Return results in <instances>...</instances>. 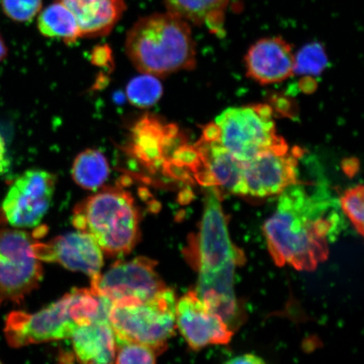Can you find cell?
Segmentation results:
<instances>
[{
  "instance_id": "cell-1",
  "label": "cell",
  "mask_w": 364,
  "mask_h": 364,
  "mask_svg": "<svg viewBox=\"0 0 364 364\" xmlns=\"http://www.w3.org/2000/svg\"><path fill=\"white\" fill-rule=\"evenodd\" d=\"M338 206L309 195L297 184L281 193L277 210L264 225L268 250L277 266L313 271L329 255L338 234Z\"/></svg>"
},
{
  "instance_id": "cell-2",
  "label": "cell",
  "mask_w": 364,
  "mask_h": 364,
  "mask_svg": "<svg viewBox=\"0 0 364 364\" xmlns=\"http://www.w3.org/2000/svg\"><path fill=\"white\" fill-rule=\"evenodd\" d=\"M209 189L197 245L199 277L196 292L230 326L237 316L234 277L242 255L230 240L218 191Z\"/></svg>"
},
{
  "instance_id": "cell-3",
  "label": "cell",
  "mask_w": 364,
  "mask_h": 364,
  "mask_svg": "<svg viewBox=\"0 0 364 364\" xmlns=\"http://www.w3.org/2000/svg\"><path fill=\"white\" fill-rule=\"evenodd\" d=\"M127 56L142 74L163 77L196 65L188 22L167 12L141 18L127 33Z\"/></svg>"
},
{
  "instance_id": "cell-4",
  "label": "cell",
  "mask_w": 364,
  "mask_h": 364,
  "mask_svg": "<svg viewBox=\"0 0 364 364\" xmlns=\"http://www.w3.org/2000/svg\"><path fill=\"white\" fill-rule=\"evenodd\" d=\"M111 306L90 289H75L38 312H12L4 333L13 348L70 338L77 327L99 317H108Z\"/></svg>"
},
{
  "instance_id": "cell-5",
  "label": "cell",
  "mask_w": 364,
  "mask_h": 364,
  "mask_svg": "<svg viewBox=\"0 0 364 364\" xmlns=\"http://www.w3.org/2000/svg\"><path fill=\"white\" fill-rule=\"evenodd\" d=\"M140 215L132 195L122 188L102 189L77 205L72 223L89 234L110 257L132 252L139 238Z\"/></svg>"
},
{
  "instance_id": "cell-6",
  "label": "cell",
  "mask_w": 364,
  "mask_h": 364,
  "mask_svg": "<svg viewBox=\"0 0 364 364\" xmlns=\"http://www.w3.org/2000/svg\"><path fill=\"white\" fill-rule=\"evenodd\" d=\"M202 138L215 141L242 163L288 145L277 135L272 108L265 104L226 109L205 127Z\"/></svg>"
},
{
  "instance_id": "cell-7",
  "label": "cell",
  "mask_w": 364,
  "mask_h": 364,
  "mask_svg": "<svg viewBox=\"0 0 364 364\" xmlns=\"http://www.w3.org/2000/svg\"><path fill=\"white\" fill-rule=\"evenodd\" d=\"M176 302L174 291L166 288L144 301L112 304L108 318L116 341L145 344L163 353L175 334Z\"/></svg>"
},
{
  "instance_id": "cell-8",
  "label": "cell",
  "mask_w": 364,
  "mask_h": 364,
  "mask_svg": "<svg viewBox=\"0 0 364 364\" xmlns=\"http://www.w3.org/2000/svg\"><path fill=\"white\" fill-rule=\"evenodd\" d=\"M33 243L25 231L0 229V306L20 304L42 281L43 267Z\"/></svg>"
},
{
  "instance_id": "cell-9",
  "label": "cell",
  "mask_w": 364,
  "mask_h": 364,
  "mask_svg": "<svg viewBox=\"0 0 364 364\" xmlns=\"http://www.w3.org/2000/svg\"><path fill=\"white\" fill-rule=\"evenodd\" d=\"M156 267V262L144 257L117 262L106 272L91 277L90 290L111 304L144 301L167 288Z\"/></svg>"
},
{
  "instance_id": "cell-10",
  "label": "cell",
  "mask_w": 364,
  "mask_h": 364,
  "mask_svg": "<svg viewBox=\"0 0 364 364\" xmlns=\"http://www.w3.org/2000/svg\"><path fill=\"white\" fill-rule=\"evenodd\" d=\"M56 177L42 170H30L18 177L3 202V212L11 226H38L48 213L55 191Z\"/></svg>"
},
{
  "instance_id": "cell-11",
  "label": "cell",
  "mask_w": 364,
  "mask_h": 364,
  "mask_svg": "<svg viewBox=\"0 0 364 364\" xmlns=\"http://www.w3.org/2000/svg\"><path fill=\"white\" fill-rule=\"evenodd\" d=\"M298 157L288 145L268 150L244 163L238 195L265 198L298 184Z\"/></svg>"
},
{
  "instance_id": "cell-12",
  "label": "cell",
  "mask_w": 364,
  "mask_h": 364,
  "mask_svg": "<svg viewBox=\"0 0 364 364\" xmlns=\"http://www.w3.org/2000/svg\"><path fill=\"white\" fill-rule=\"evenodd\" d=\"M176 325L193 350L229 343L233 336L230 326L205 304L196 291H190L176 302Z\"/></svg>"
},
{
  "instance_id": "cell-13",
  "label": "cell",
  "mask_w": 364,
  "mask_h": 364,
  "mask_svg": "<svg viewBox=\"0 0 364 364\" xmlns=\"http://www.w3.org/2000/svg\"><path fill=\"white\" fill-rule=\"evenodd\" d=\"M33 252L41 262L60 264L68 270L92 277L101 272L103 252L91 236L77 231L58 236L47 243L34 242Z\"/></svg>"
},
{
  "instance_id": "cell-14",
  "label": "cell",
  "mask_w": 364,
  "mask_h": 364,
  "mask_svg": "<svg viewBox=\"0 0 364 364\" xmlns=\"http://www.w3.org/2000/svg\"><path fill=\"white\" fill-rule=\"evenodd\" d=\"M193 148L194 159L189 171L196 181L207 188L238 195L244 163L215 141L202 138Z\"/></svg>"
},
{
  "instance_id": "cell-15",
  "label": "cell",
  "mask_w": 364,
  "mask_h": 364,
  "mask_svg": "<svg viewBox=\"0 0 364 364\" xmlns=\"http://www.w3.org/2000/svg\"><path fill=\"white\" fill-rule=\"evenodd\" d=\"M294 57L283 38H263L250 47L245 58L247 75L262 85L279 83L294 75Z\"/></svg>"
},
{
  "instance_id": "cell-16",
  "label": "cell",
  "mask_w": 364,
  "mask_h": 364,
  "mask_svg": "<svg viewBox=\"0 0 364 364\" xmlns=\"http://www.w3.org/2000/svg\"><path fill=\"white\" fill-rule=\"evenodd\" d=\"M70 338L77 361L82 363L115 361L116 336L108 317H99L77 327Z\"/></svg>"
},
{
  "instance_id": "cell-17",
  "label": "cell",
  "mask_w": 364,
  "mask_h": 364,
  "mask_svg": "<svg viewBox=\"0 0 364 364\" xmlns=\"http://www.w3.org/2000/svg\"><path fill=\"white\" fill-rule=\"evenodd\" d=\"M68 9L78 23L81 38L111 33L126 10L125 0H55Z\"/></svg>"
},
{
  "instance_id": "cell-18",
  "label": "cell",
  "mask_w": 364,
  "mask_h": 364,
  "mask_svg": "<svg viewBox=\"0 0 364 364\" xmlns=\"http://www.w3.org/2000/svg\"><path fill=\"white\" fill-rule=\"evenodd\" d=\"M133 150L136 158L150 168L162 165L166 147L176 136L175 126H164L152 117L144 118L134 127Z\"/></svg>"
},
{
  "instance_id": "cell-19",
  "label": "cell",
  "mask_w": 364,
  "mask_h": 364,
  "mask_svg": "<svg viewBox=\"0 0 364 364\" xmlns=\"http://www.w3.org/2000/svg\"><path fill=\"white\" fill-rule=\"evenodd\" d=\"M230 0H164L167 12L193 25H207L218 31Z\"/></svg>"
},
{
  "instance_id": "cell-20",
  "label": "cell",
  "mask_w": 364,
  "mask_h": 364,
  "mask_svg": "<svg viewBox=\"0 0 364 364\" xmlns=\"http://www.w3.org/2000/svg\"><path fill=\"white\" fill-rule=\"evenodd\" d=\"M110 174V167L105 154L98 149L84 150L75 159L72 176L80 188L97 191L101 188Z\"/></svg>"
},
{
  "instance_id": "cell-21",
  "label": "cell",
  "mask_w": 364,
  "mask_h": 364,
  "mask_svg": "<svg viewBox=\"0 0 364 364\" xmlns=\"http://www.w3.org/2000/svg\"><path fill=\"white\" fill-rule=\"evenodd\" d=\"M38 27L41 34L47 38L61 39L67 44L74 43L81 38L75 17L58 1L40 13Z\"/></svg>"
},
{
  "instance_id": "cell-22",
  "label": "cell",
  "mask_w": 364,
  "mask_h": 364,
  "mask_svg": "<svg viewBox=\"0 0 364 364\" xmlns=\"http://www.w3.org/2000/svg\"><path fill=\"white\" fill-rule=\"evenodd\" d=\"M129 102L138 108H149L162 97L163 86L158 77L143 74L135 77L127 86Z\"/></svg>"
},
{
  "instance_id": "cell-23",
  "label": "cell",
  "mask_w": 364,
  "mask_h": 364,
  "mask_svg": "<svg viewBox=\"0 0 364 364\" xmlns=\"http://www.w3.org/2000/svg\"><path fill=\"white\" fill-rule=\"evenodd\" d=\"M328 63L324 47L321 43H309L294 57V75H318Z\"/></svg>"
},
{
  "instance_id": "cell-24",
  "label": "cell",
  "mask_w": 364,
  "mask_h": 364,
  "mask_svg": "<svg viewBox=\"0 0 364 364\" xmlns=\"http://www.w3.org/2000/svg\"><path fill=\"white\" fill-rule=\"evenodd\" d=\"M116 363H154L162 352L150 346L131 341H116Z\"/></svg>"
},
{
  "instance_id": "cell-25",
  "label": "cell",
  "mask_w": 364,
  "mask_h": 364,
  "mask_svg": "<svg viewBox=\"0 0 364 364\" xmlns=\"http://www.w3.org/2000/svg\"><path fill=\"white\" fill-rule=\"evenodd\" d=\"M363 186L362 185L350 188L340 198V205L346 216L363 235Z\"/></svg>"
},
{
  "instance_id": "cell-26",
  "label": "cell",
  "mask_w": 364,
  "mask_h": 364,
  "mask_svg": "<svg viewBox=\"0 0 364 364\" xmlns=\"http://www.w3.org/2000/svg\"><path fill=\"white\" fill-rule=\"evenodd\" d=\"M3 11L18 22L33 21L43 7V0H1Z\"/></svg>"
},
{
  "instance_id": "cell-27",
  "label": "cell",
  "mask_w": 364,
  "mask_h": 364,
  "mask_svg": "<svg viewBox=\"0 0 364 364\" xmlns=\"http://www.w3.org/2000/svg\"><path fill=\"white\" fill-rule=\"evenodd\" d=\"M11 161L8 157L6 141L0 134V174L6 172L10 168Z\"/></svg>"
},
{
  "instance_id": "cell-28",
  "label": "cell",
  "mask_w": 364,
  "mask_h": 364,
  "mask_svg": "<svg viewBox=\"0 0 364 364\" xmlns=\"http://www.w3.org/2000/svg\"><path fill=\"white\" fill-rule=\"evenodd\" d=\"M262 363L264 360L260 357L253 354H244L242 356L235 357L228 362V363L232 364H260Z\"/></svg>"
},
{
  "instance_id": "cell-29",
  "label": "cell",
  "mask_w": 364,
  "mask_h": 364,
  "mask_svg": "<svg viewBox=\"0 0 364 364\" xmlns=\"http://www.w3.org/2000/svg\"><path fill=\"white\" fill-rule=\"evenodd\" d=\"M8 54V48L6 43L0 35V62H2L6 58Z\"/></svg>"
}]
</instances>
